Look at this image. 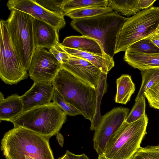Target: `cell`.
I'll use <instances>...</instances> for the list:
<instances>
[{
    "instance_id": "6da1fadb",
    "label": "cell",
    "mask_w": 159,
    "mask_h": 159,
    "mask_svg": "<svg viewBox=\"0 0 159 159\" xmlns=\"http://www.w3.org/2000/svg\"><path fill=\"white\" fill-rule=\"evenodd\" d=\"M49 139L21 127L6 132L0 148L5 159H55Z\"/></svg>"
},
{
    "instance_id": "7a4b0ae2",
    "label": "cell",
    "mask_w": 159,
    "mask_h": 159,
    "mask_svg": "<svg viewBox=\"0 0 159 159\" xmlns=\"http://www.w3.org/2000/svg\"><path fill=\"white\" fill-rule=\"evenodd\" d=\"M127 18L113 11L94 17L73 19L70 25L82 35L98 41L105 52L113 57L117 35Z\"/></svg>"
},
{
    "instance_id": "3957f363",
    "label": "cell",
    "mask_w": 159,
    "mask_h": 159,
    "mask_svg": "<svg viewBox=\"0 0 159 159\" xmlns=\"http://www.w3.org/2000/svg\"><path fill=\"white\" fill-rule=\"evenodd\" d=\"M55 88L68 102L91 123L95 116L97 91L69 71L62 67L52 81Z\"/></svg>"
},
{
    "instance_id": "277c9868",
    "label": "cell",
    "mask_w": 159,
    "mask_h": 159,
    "mask_svg": "<svg viewBox=\"0 0 159 159\" xmlns=\"http://www.w3.org/2000/svg\"><path fill=\"white\" fill-rule=\"evenodd\" d=\"M67 116L52 102L23 111L9 122L14 127H21L50 139L59 132Z\"/></svg>"
},
{
    "instance_id": "5b68a950",
    "label": "cell",
    "mask_w": 159,
    "mask_h": 159,
    "mask_svg": "<svg viewBox=\"0 0 159 159\" xmlns=\"http://www.w3.org/2000/svg\"><path fill=\"white\" fill-rule=\"evenodd\" d=\"M146 114L132 123L125 121L107 142L103 155L107 159H131L146 133Z\"/></svg>"
},
{
    "instance_id": "8992f818",
    "label": "cell",
    "mask_w": 159,
    "mask_h": 159,
    "mask_svg": "<svg viewBox=\"0 0 159 159\" xmlns=\"http://www.w3.org/2000/svg\"><path fill=\"white\" fill-rule=\"evenodd\" d=\"M159 7L143 9L128 18L118 34L114 54L124 51L135 42L158 31Z\"/></svg>"
},
{
    "instance_id": "52a82bcc",
    "label": "cell",
    "mask_w": 159,
    "mask_h": 159,
    "mask_svg": "<svg viewBox=\"0 0 159 159\" xmlns=\"http://www.w3.org/2000/svg\"><path fill=\"white\" fill-rule=\"evenodd\" d=\"M34 17L15 9L5 20L10 37L18 56L25 70H28L35 51L33 35Z\"/></svg>"
},
{
    "instance_id": "ba28073f",
    "label": "cell",
    "mask_w": 159,
    "mask_h": 159,
    "mask_svg": "<svg viewBox=\"0 0 159 159\" xmlns=\"http://www.w3.org/2000/svg\"><path fill=\"white\" fill-rule=\"evenodd\" d=\"M0 77L11 85L27 79L29 74L24 68L15 49L5 20L0 22Z\"/></svg>"
},
{
    "instance_id": "9c48e42d",
    "label": "cell",
    "mask_w": 159,
    "mask_h": 159,
    "mask_svg": "<svg viewBox=\"0 0 159 159\" xmlns=\"http://www.w3.org/2000/svg\"><path fill=\"white\" fill-rule=\"evenodd\" d=\"M129 112L128 108L117 107L102 116L93 139V148L98 155H103L107 142L125 121Z\"/></svg>"
},
{
    "instance_id": "30bf717a",
    "label": "cell",
    "mask_w": 159,
    "mask_h": 159,
    "mask_svg": "<svg viewBox=\"0 0 159 159\" xmlns=\"http://www.w3.org/2000/svg\"><path fill=\"white\" fill-rule=\"evenodd\" d=\"M62 67L61 64L52 53L37 47L30 61L29 75L34 82H52Z\"/></svg>"
},
{
    "instance_id": "8fae6325",
    "label": "cell",
    "mask_w": 159,
    "mask_h": 159,
    "mask_svg": "<svg viewBox=\"0 0 159 159\" xmlns=\"http://www.w3.org/2000/svg\"><path fill=\"white\" fill-rule=\"evenodd\" d=\"M7 6L10 11L15 9L27 13L50 24L58 31L66 25L64 17L48 11L34 0H9Z\"/></svg>"
},
{
    "instance_id": "7c38bea8",
    "label": "cell",
    "mask_w": 159,
    "mask_h": 159,
    "mask_svg": "<svg viewBox=\"0 0 159 159\" xmlns=\"http://www.w3.org/2000/svg\"><path fill=\"white\" fill-rule=\"evenodd\" d=\"M61 66L84 82L95 89L100 81L102 73L88 61L70 55L68 61L62 64Z\"/></svg>"
},
{
    "instance_id": "4fadbf2b",
    "label": "cell",
    "mask_w": 159,
    "mask_h": 159,
    "mask_svg": "<svg viewBox=\"0 0 159 159\" xmlns=\"http://www.w3.org/2000/svg\"><path fill=\"white\" fill-rule=\"evenodd\" d=\"M54 91L52 82H34L31 88L20 96L23 111L49 104L52 99Z\"/></svg>"
},
{
    "instance_id": "5bb4252c",
    "label": "cell",
    "mask_w": 159,
    "mask_h": 159,
    "mask_svg": "<svg viewBox=\"0 0 159 159\" xmlns=\"http://www.w3.org/2000/svg\"><path fill=\"white\" fill-rule=\"evenodd\" d=\"M33 31L34 44L37 47L50 49L59 43V31L50 24L34 18Z\"/></svg>"
},
{
    "instance_id": "9a60e30c",
    "label": "cell",
    "mask_w": 159,
    "mask_h": 159,
    "mask_svg": "<svg viewBox=\"0 0 159 159\" xmlns=\"http://www.w3.org/2000/svg\"><path fill=\"white\" fill-rule=\"evenodd\" d=\"M62 45L68 48L96 54L102 55L107 54L105 52L100 42L93 38L83 35L67 37L64 39Z\"/></svg>"
},
{
    "instance_id": "2e32d148",
    "label": "cell",
    "mask_w": 159,
    "mask_h": 159,
    "mask_svg": "<svg viewBox=\"0 0 159 159\" xmlns=\"http://www.w3.org/2000/svg\"><path fill=\"white\" fill-rule=\"evenodd\" d=\"M62 48L69 54L85 59L98 68L103 73L107 75L115 66L113 57L107 54H96L64 47Z\"/></svg>"
},
{
    "instance_id": "e0dca14e",
    "label": "cell",
    "mask_w": 159,
    "mask_h": 159,
    "mask_svg": "<svg viewBox=\"0 0 159 159\" xmlns=\"http://www.w3.org/2000/svg\"><path fill=\"white\" fill-rule=\"evenodd\" d=\"M23 105L21 96L17 94L5 98L0 93V120L9 121L23 112Z\"/></svg>"
},
{
    "instance_id": "ac0fdd59",
    "label": "cell",
    "mask_w": 159,
    "mask_h": 159,
    "mask_svg": "<svg viewBox=\"0 0 159 159\" xmlns=\"http://www.w3.org/2000/svg\"><path fill=\"white\" fill-rule=\"evenodd\" d=\"M124 61L134 68L141 70L159 68V53L146 54L126 50Z\"/></svg>"
},
{
    "instance_id": "d6986e66",
    "label": "cell",
    "mask_w": 159,
    "mask_h": 159,
    "mask_svg": "<svg viewBox=\"0 0 159 159\" xmlns=\"http://www.w3.org/2000/svg\"><path fill=\"white\" fill-rule=\"evenodd\" d=\"M117 91L115 102L123 104L129 101L135 91V84L131 76L127 74L121 75L116 80Z\"/></svg>"
},
{
    "instance_id": "ffe728a7",
    "label": "cell",
    "mask_w": 159,
    "mask_h": 159,
    "mask_svg": "<svg viewBox=\"0 0 159 159\" xmlns=\"http://www.w3.org/2000/svg\"><path fill=\"white\" fill-rule=\"evenodd\" d=\"M139 0H108V7L115 11L129 17L134 15L141 10L139 5Z\"/></svg>"
},
{
    "instance_id": "44dd1931",
    "label": "cell",
    "mask_w": 159,
    "mask_h": 159,
    "mask_svg": "<svg viewBox=\"0 0 159 159\" xmlns=\"http://www.w3.org/2000/svg\"><path fill=\"white\" fill-rule=\"evenodd\" d=\"M113 11V9L109 7H92L70 11L66 13L65 16L73 20L94 17Z\"/></svg>"
},
{
    "instance_id": "7402d4cb",
    "label": "cell",
    "mask_w": 159,
    "mask_h": 159,
    "mask_svg": "<svg viewBox=\"0 0 159 159\" xmlns=\"http://www.w3.org/2000/svg\"><path fill=\"white\" fill-rule=\"evenodd\" d=\"M142 82L135 99L144 96V93L159 80V68L141 70Z\"/></svg>"
},
{
    "instance_id": "603a6c76",
    "label": "cell",
    "mask_w": 159,
    "mask_h": 159,
    "mask_svg": "<svg viewBox=\"0 0 159 159\" xmlns=\"http://www.w3.org/2000/svg\"><path fill=\"white\" fill-rule=\"evenodd\" d=\"M107 7L108 0H67L64 5L63 10L66 13L72 10L85 8Z\"/></svg>"
},
{
    "instance_id": "cb8c5ba5",
    "label": "cell",
    "mask_w": 159,
    "mask_h": 159,
    "mask_svg": "<svg viewBox=\"0 0 159 159\" xmlns=\"http://www.w3.org/2000/svg\"><path fill=\"white\" fill-rule=\"evenodd\" d=\"M107 77V75L102 73L100 81L96 88L97 91V103L95 116L93 121L91 123L90 128L91 130H95L101 121L102 116L100 112V105L102 96L106 89Z\"/></svg>"
},
{
    "instance_id": "d4e9b609",
    "label": "cell",
    "mask_w": 159,
    "mask_h": 159,
    "mask_svg": "<svg viewBox=\"0 0 159 159\" xmlns=\"http://www.w3.org/2000/svg\"><path fill=\"white\" fill-rule=\"evenodd\" d=\"M126 50L146 54L159 53V48L155 45L148 37L133 43L129 46Z\"/></svg>"
},
{
    "instance_id": "484cf974",
    "label": "cell",
    "mask_w": 159,
    "mask_h": 159,
    "mask_svg": "<svg viewBox=\"0 0 159 159\" xmlns=\"http://www.w3.org/2000/svg\"><path fill=\"white\" fill-rule=\"evenodd\" d=\"M52 100L67 115L74 116L79 115H82L81 111L67 102L55 89Z\"/></svg>"
},
{
    "instance_id": "4316f807",
    "label": "cell",
    "mask_w": 159,
    "mask_h": 159,
    "mask_svg": "<svg viewBox=\"0 0 159 159\" xmlns=\"http://www.w3.org/2000/svg\"><path fill=\"white\" fill-rule=\"evenodd\" d=\"M34 0L48 11L64 17L65 13L63 10V6L67 0Z\"/></svg>"
},
{
    "instance_id": "83f0119b",
    "label": "cell",
    "mask_w": 159,
    "mask_h": 159,
    "mask_svg": "<svg viewBox=\"0 0 159 159\" xmlns=\"http://www.w3.org/2000/svg\"><path fill=\"white\" fill-rule=\"evenodd\" d=\"M144 96L138 99H135V103L129 114L125 121L128 123L135 122L146 115V102Z\"/></svg>"
},
{
    "instance_id": "f1b7e54d",
    "label": "cell",
    "mask_w": 159,
    "mask_h": 159,
    "mask_svg": "<svg viewBox=\"0 0 159 159\" xmlns=\"http://www.w3.org/2000/svg\"><path fill=\"white\" fill-rule=\"evenodd\" d=\"M131 159H159V145L140 147Z\"/></svg>"
},
{
    "instance_id": "f546056e",
    "label": "cell",
    "mask_w": 159,
    "mask_h": 159,
    "mask_svg": "<svg viewBox=\"0 0 159 159\" xmlns=\"http://www.w3.org/2000/svg\"><path fill=\"white\" fill-rule=\"evenodd\" d=\"M149 106L159 109V80L144 93Z\"/></svg>"
},
{
    "instance_id": "4dcf8cb0",
    "label": "cell",
    "mask_w": 159,
    "mask_h": 159,
    "mask_svg": "<svg viewBox=\"0 0 159 159\" xmlns=\"http://www.w3.org/2000/svg\"><path fill=\"white\" fill-rule=\"evenodd\" d=\"M49 51L61 64L66 62L69 59L70 54L64 50L62 44L59 42L49 49Z\"/></svg>"
},
{
    "instance_id": "1f68e13d",
    "label": "cell",
    "mask_w": 159,
    "mask_h": 159,
    "mask_svg": "<svg viewBox=\"0 0 159 159\" xmlns=\"http://www.w3.org/2000/svg\"><path fill=\"white\" fill-rule=\"evenodd\" d=\"M156 0H139V5L140 9H148L152 7Z\"/></svg>"
},
{
    "instance_id": "d6a6232c",
    "label": "cell",
    "mask_w": 159,
    "mask_h": 159,
    "mask_svg": "<svg viewBox=\"0 0 159 159\" xmlns=\"http://www.w3.org/2000/svg\"><path fill=\"white\" fill-rule=\"evenodd\" d=\"M150 41L159 48V31H157L148 37Z\"/></svg>"
},
{
    "instance_id": "836d02e7",
    "label": "cell",
    "mask_w": 159,
    "mask_h": 159,
    "mask_svg": "<svg viewBox=\"0 0 159 159\" xmlns=\"http://www.w3.org/2000/svg\"><path fill=\"white\" fill-rule=\"evenodd\" d=\"M66 154L67 155L69 159H89L85 154L77 155L66 150Z\"/></svg>"
},
{
    "instance_id": "e575fe53",
    "label": "cell",
    "mask_w": 159,
    "mask_h": 159,
    "mask_svg": "<svg viewBox=\"0 0 159 159\" xmlns=\"http://www.w3.org/2000/svg\"><path fill=\"white\" fill-rule=\"evenodd\" d=\"M56 138L60 146L62 147L64 142V138L62 135L59 132L56 135Z\"/></svg>"
},
{
    "instance_id": "d590c367",
    "label": "cell",
    "mask_w": 159,
    "mask_h": 159,
    "mask_svg": "<svg viewBox=\"0 0 159 159\" xmlns=\"http://www.w3.org/2000/svg\"><path fill=\"white\" fill-rule=\"evenodd\" d=\"M58 159H69L67 155L65 154Z\"/></svg>"
},
{
    "instance_id": "8d00e7d4",
    "label": "cell",
    "mask_w": 159,
    "mask_h": 159,
    "mask_svg": "<svg viewBox=\"0 0 159 159\" xmlns=\"http://www.w3.org/2000/svg\"><path fill=\"white\" fill-rule=\"evenodd\" d=\"M97 159H107L103 155H98Z\"/></svg>"
},
{
    "instance_id": "74e56055",
    "label": "cell",
    "mask_w": 159,
    "mask_h": 159,
    "mask_svg": "<svg viewBox=\"0 0 159 159\" xmlns=\"http://www.w3.org/2000/svg\"><path fill=\"white\" fill-rule=\"evenodd\" d=\"M158 31H159V28Z\"/></svg>"
}]
</instances>
